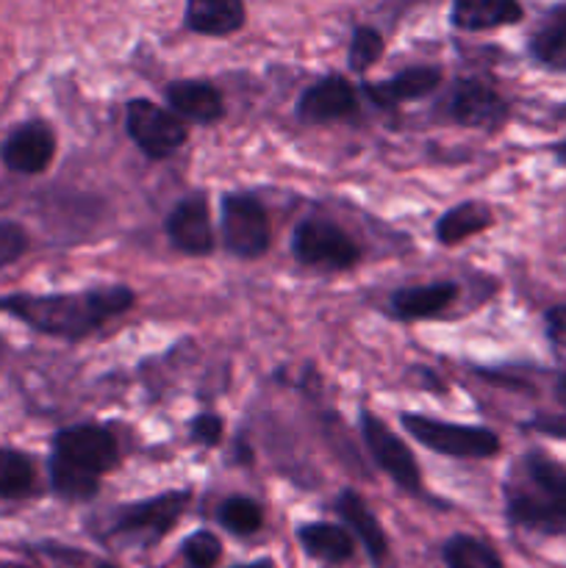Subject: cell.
Here are the masks:
<instances>
[{
  "mask_svg": "<svg viewBox=\"0 0 566 568\" xmlns=\"http://www.w3.org/2000/svg\"><path fill=\"white\" fill-rule=\"evenodd\" d=\"M449 114L466 128L497 131L508 120V103L481 81H458L449 98Z\"/></svg>",
  "mask_w": 566,
  "mask_h": 568,
  "instance_id": "cell-12",
  "label": "cell"
},
{
  "mask_svg": "<svg viewBox=\"0 0 566 568\" xmlns=\"http://www.w3.org/2000/svg\"><path fill=\"white\" fill-rule=\"evenodd\" d=\"M361 433H364V442L370 447L375 464L397 483L405 491L416 494L422 488V471L416 466L414 453L408 449V444L403 438L394 436L375 414L361 416Z\"/></svg>",
  "mask_w": 566,
  "mask_h": 568,
  "instance_id": "cell-7",
  "label": "cell"
},
{
  "mask_svg": "<svg viewBox=\"0 0 566 568\" xmlns=\"http://www.w3.org/2000/svg\"><path fill=\"white\" fill-rule=\"evenodd\" d=\"M447 568H505L499 555L486 541L472 536H453L444 544Z\"/></svg>",
  "mask_w": 566,
  "mask_h": 568,
  "instance_id": "cell-24",
  "label": "cell"
},
{
  "mask_svg": "<svg viewBox=\"0 0 566 568\" xmlns=\"http://www.w3.org/2000/svg\"><path fill=\"white\" fill-rule=\"evenodd\" d=\"M222 236L239 258H259L270 250V216L250 194L222 197Z\"/></svg>",
  "mask_w": 566,
  "mask_h": 568,
  "instance_id": "cell-4",
  "label": "cell"
},
{
  "mask_svg": "<svg viewBox=\"0 0 566 568\" xmlns=\"http://www.w3.org/2000/svg\"><path fill=\"white\" fill-rule=\"evenodd\" d=\"M492 209L486 203L469 200V203H461L455 209H449L436 222V239L442 244H447V247H453V244L466 242L475 233H483L486 227H492Z\"/></svg>",
  "mask_w": 566,
  "mask_h": 568,
  "instance_id": "cell-21",
  "label": "cell"
},
{
  "mask_svg": "<svg viewBox=\"0 0 566 568\" xmlns=\"http://www.w3.org/2000/svg\"><path fill=\"white\" fill-rule=\"evenodd\" d=\"M0 568H37L31 564H0Z\"/></svg>",
  "mask_w": 566,
  "mask_h": 568,
  "instance_id": "cell-35",
  "label": "cell"
},
{
  "mask_svg": "<svg viewBox=\"0 0 566 568\" xmlns=\"http://www.w3.org/2000/svg\"><path fill=\"white\" fill-rule=\"evenodd\" d=\"M505 510L525 530L566 536V466L538 449L527 453L505 483Z\"/></svg>",
  "mask_w": 566,
  "mask_h": 568,
  "instance_id": "cell-2",
  "label": "cell"
},
{
  "mask_svg": "<svg viewBox=\"0 0 566 568\" xmlns=\"http://www.w3.org/2000/svg\"><path fill=\"white\" fill-rule=\"evenodd\" d=\"M383 55V37L372 26H358L350 39L347 61L353 72H366Z\"/></svg>",
  "mask_w": 566,
  "mask_h": 568,
  "instance_id": "cell-27",
  "label": "cell"
},
{
  "mask_svg": "<svg viewBox=\"0 0 566 568\" xmlns=\"http://www.w3.org/2000/svg\"><path fill=\"white\" fill-rule=\"evenodd\" d=\"M297 541L311 558L325 560V564H344L353 558L355 541L344 527L327 525V521H311L297 530Z\"/></svg>",
  "mask_w": 566,
  "mask_h": 568,
  "instance_id": "cell-19",
  "label": "cell"
},
{
  "mask_svg": "<svg viewBox=\"0 0 566 568\" xmlns=\"http://www.w3.org/2000/svg\"><path fill=\"white\" fill-rule=\"evenodd\" d=\"M544 327H547V338L558 353H566V305H555L544 314Z\"/></svg>",
  "mask_w": 566,
  "mask_h": 568,
  "instance_id": "cell-31",
  "label": "cell"
},
{
  "mask_svg": "<svg viewBox=\"0 0 566 568\" xmlns=\"http://www.w3.org/2000/svg\"><path fill=\"white\" fill-rule=\"evenodd\" d=\"M216 519H220V525L225 527L228 532H233V536H253V532L261 530L264 514H261V508L253 499L231 497L222 503Z\"/></svg>",
  "mask_w": 566,
  "mask_h": 568,
  "instance_id": "cell-26",
  "label": "cell"
},
{
  "mask_svg": "<svg viewBox=\"0 0 566 568\" xmlns=\"http://www.w3.org/2000/svg\"><path fill=\"white\" fill-rule=\"evenodd\" d=\"M553 155H555V159H558V164L566 166V139H564V142L553 144Z\"/></svg>",
  "mask_w": 566,
  "mask_h": 568,
  "instance_id": "cell-32",
  "label": "cell"
},
{
  "mask_svg": "<svg viewBox=\"0 0 566 568\" xmlns=\"http://www.w3.org/2000/svg\"><path fill=\"white\" fill-rule=\"evenodd\" d=\"M239 568H275V564H272V560H255V564L239 566Z\"/></svg>",
  "mask_w": 566,
  "mask_h": 568,
  "instance_id": "cell-34",
  "label": "cell"
},
{
  "mask_svg": "<svg viewBox=\"0 0 566 568\" xmlns=\"http://www.w3.org/2000/svg\"><path fill=\"white\" fill-rule=\"evenodd\" d=\"M166 103L172 105V111H178L186 120L200 122V125H211V122L222 120V114H225L220 89L205 81L170 83L166 87Z\"/></svg>",
  "mask_w": 566,
  "mask_h": 568,
  "instance_id": "cell-17",
  "label": "cell"
},
{
  "mask_svg": "<svg viewBox=\"0 0 566 568\" xmlns=\"http://www.w3.org/2000/svg\"><path fill=\"white\" fill-rule=\"evenodd\" d=\"M98 568H117V566H109V564H103V566H98Z\"/></svg>",
  "mask_w": 566,
  "mask_h": 568,
  "instance_id": "cell-36",
  "label": "cell"
},
{
  "mask_svg": "<svg viewBox=\"0 0 566 568\" xmlns=\"http://www.w3.org/2000/svg\"><path fill=\"white\" fill-rule=\"evenodd\" d=\"M55 458L67 460V464L87 469L92 475H103V471L114 469L120 449H117L114 436L98 425H78L67 427L55 436L53 444Z\"/></svg>",
  "mask_w": 566,
  "mask_h": 568,
  "instance_id": "cell-8",
  "label": "cell"
},
{
  "mask_svg": "<svg viewBox=\"0 0 566 568\" xmlns=\"http://www.w3.org/2000/svg\"><path fill=\"white\" fill-rule=\"evenodd\" d=\"M533 59L549 70L566 72V6H558L547 14L530 39Z\"/></svg>",
  "mask_w": 566,
  "mask_h": 568,
  "instance_id": "cell-22",
  "label": "cell"
},
{
  "mask_svg": "<svg viewBox=\"0 0 566 568\" xmlns=\"http://www.w3.org/2000/svg\"><path fill=\"white\" fill-rule=\"evenodd\" d=\"M181 552L189 568H214L222 558V544L214 532L200 530V532H192V536L183 541Z\"/></svg>",
  "mask_w": 566,
  "mask_h": 568,
  "instance_id": "cell-28",
  "label": "cell"
},
{
  "mask_svg": "<svg viewBox=\"0 0 566 568\" xmlns=\"http://www.w3.org/2000/svg\"><path fill=\"white\" fill-rule=\"evenodd\" d=\"M55 155V133L48 122H26L14 128L0 148V159L11 172L39 175L50 166Z\"/></svg>",
  "mask_w": 566,
  "mask_h": 568,
  "instance_id": "cell-10",
  "label": "cell"
},
{
  "mask_svg": "<svg viewBox=\"0 0 566 568\" xmlns=\"http://www.w3.org/2000/svg\"><path fill=\"white\" fill-rule=\"evenodd\" d=\"M403 427L422 447L449 455V458H492L499 453L497 433L486 427L453 425V422H438L422 414H403Z\"/></svg>",
  "mask_w": 566,
  "mask_h": 568,
  "instance_id": "cell-3",
  "label": "cell"
},
{
  "mask_svg": "<svg viewBox=\"0 0 566 568\" xmlns=\"http://www.w3.org/2000/svg\"><path fill=\"white\" fill-rule=\"evenodd\" d=\"M458 297V286L455 283H431V286H414L400 288L394 292L392 305L397 311L400 320H427L453 305Z\"/></svg>",
  "mask_w": 566,
  "mask_h": 568,
  "instance_id": "cell-20",
  "label": "cell"
},
{
  "mask_svg": "<svg viewBox=\"0 0 566 568\" xmlns=\"http://www.w3.org/2000/svg\"><path fill=\"white\" fill-rule=\"evenodd\" d=\"M50 480H53L55 491L67 499H92L100 488L98 475L78 469V466L67 464V460L55 458V455L50 460Z\"/></svg>",
  "mask_w": 566,
  "mask_h": 568,
  "instance_id": "cell-25",
  "label": "cell"
},
{
  "mask_svg": "<svg viewBox=\"0 0 566 568\" xmlns=\"http://www.w3.org/2000/svg\"><path fill=\"white\" fill-rule=\"evenodd\" d=\"M292 250L300 264L331 266V270H350L361 258L358 244L342 227L325 220L300 222L292 236Z\"/></svg>",
  "mask_w": 566,
  "mask_h": 568,
  "instance_id": "cell-6",
  "label": "cell"
},
{
  "mask_svg": "<svg viewBox=\"0 0 566 568\" xmlns=\"http://www.w3.org/2000/svg\"><path fill=\"white\" fill-rule=\"evenodd\" d=\"M128 136L150 159H166L186 142V128L178 116L150 100H131L125 109Z\"/></svg>",
  "mask_w": 566,
  "mask_h": 568,
  "instance_id": "cell-5",
  "label": "cell"
},
{
  "mask_svg": "<svg viewBox=\"0 0 566 568\" xmlns=\"http://www.w3.org/2000/svg\"><path fill=\"white\" fill-rule=\"evenodd\" d=\"M189 491H166L161 497L144 499V503L128 505L120 508L114 516V530L125 532V536H144V538H161L178 525V519L186 510Z\"/></svg>",
  "mask_w": 566,
  "mask_h": 568,
  "instance_id": "cell-9",
  "label": "cell"
},
{
  "mask_svg": "<svg viewBox=\"0 0 566 568\" xmlns=\"http://www.w3.org/2000/svg\"><path fill=\"white\" fill-rule=\"evenodd\" d=\"M28 250V233L17 222L0 220V266L20 261Z\"/></svg>",
  "mask_w": 566,
  "mask_h": 568,
  "instance_id": "cell-29",
  "label": "cell"
},
{
  "mask_svg": "<svg viewBox=\"0 0 566 568\" xmlns=\"http://www.w3.org/2000/svg\"><path fill=\"white\" fill-rule=\"evenodd\" d=\"M222 430H225V425H222L220 416L214 414H203L192 422L194 442L205 444V447H216V444L222 442Z\"/></svg>",
  "mask_w": 566,
  "mask_h": 568,
  "instance_id": "cell-30",
  "label": "cell"
},
{
  "mask_svg": "<svg viewBox=\"0 0 566 568\" xmlns=\"http://www.w3.org/2000/svg\"><path fill=\"white\" fill-rule=\"evenodd\" d=\"M247 20L244 0H186L183 22L200 37H231Z\"/></svg>",
  "mask_w": 566,
  "mask_h": 568,
  "instance_id": "cell-14",
  "label": "cell"
},
{
  "mask_svg": "<svg viewBox=\"0 0 566 568\" xmlns=\"http://www.w3.org/2000/svg\"><path fill=\"white\" fill-rule=\"evenodd\" d=\"M558 399L564 403V408H566V372L560 375V381H558Z\"/></svg>",
  "mask_w": 566,
  "mask_h": 568,
  "instance_id": "cell-33",
  "label": "cell"
},
{
  "mask_svg": "<svg viewBox=\"0 0 566 568\" xmlns=\"http://www.w3.org/2000/svg\"><path fill=\"white\" fill-rule=\"evenodd\" d=\"M336 510H338V516L344 519V525L350 527V532H353V536L364 544L366 552H370V558L375 560V564H381V560L388 555L386 532H383L381 521L375 519V514L366 508L364 499L347 488V491H342V497H338Z\"/></svg>",
  "mask_w": 566,
  "mask_h": 568,
  "instance_id": "cell-18",
  "label": "cell"
},
{
  "mask_svg": "<svg viewBox=\"0 0 566 568\" xmlns=\"http://www.w3.org/2000/svg\"><path fill=\"white\" fill-rule=\"evenodd\" d=\"M133 300L137 294L128 286L94 288L83 294H11L0 300V311L48 336L83 338L105 320L133 308Z\"/></svg>",
  "mask_w": 566,
  "mask_h": 568,
  "instance_id": "cell-1",
  "label": "cell"
},
{
  "mask_svg": "<svg viewBox=\"0 0 566 568\" xmlns=\"http://www.w3.org/2000/svg\"><path fill=\"white\" fill-rule=\"evenodd\" d=\"M442 83V70L438 67H411L403 70L400 75L388 78L383 83H366L364 92L381 109H392V105L405 103V100H416L431 94L433 89Z\"/></svg>",
  "mask_w": 566,
  "mask_h": 568,
  "instance_id": "cell-16",
  "label": "cell"
},
{
  "mask_svg": "<svg viewBox=\"0 0 566 568\" xmlns=\"http://www.w3.org/2000/svg\"><path fill=\"white\" fill-rule=\"evenodd\" d=\"M525 17L519 0H453L449 22L458 31H492V28L514 26Z\"/></svg>",
  "mask_w": 566,
  "mask_h": 568,
  "instance_id": "cell-15",
  "label": "cell"
},
{
  "mask_svg": "<svg viewBox=\"0 0 566 568\" xmlns=\"http://www.w3.org/2000/svg\"><path fill=\"white\" fill-rule=\"evenodd\" d=\"M355 111H358V98H355V89L350 87L347 78L342 75L316 81L314 87H309L300 94L297 103V116L303 122H311V125L344 120V116L355 114Z\"/></svg>",
  "mask_w": 566,
  "mask_h": 568,
  "instance_id": "cell-13",
  "label": "cell"
},
{
  "mask_svg": "<svg viewBox=\"0 0 566 568\" xmlns=\"http://www.w3.org/2000/svg\"><path fill=\"white\" fill-rule=\"evenodd\" d=\"M166 236L186 255H209L214 250V227L203 194H189L170 211Z\"/></svg>",
  "mask_w": 566,
  "mask_h": 568,
  "instance_id": "cell-11",
  "label": "cell"
},
{
  "mask_svg": "<svg viewBox=\"0 0 566 568\" xmlns=\"http://www.w3.org/2000/svg\"><path fill=\"white\" fill-rule=\"evenodd\" d=\"M37 486V471L28 455L17 449H0V497L22 499Z\"/></svg>",
  "mask_w": 566,
  "mask_h": 568,
  "instance_id": "cell-23",
  "label": "cell"
}]
</instances>
